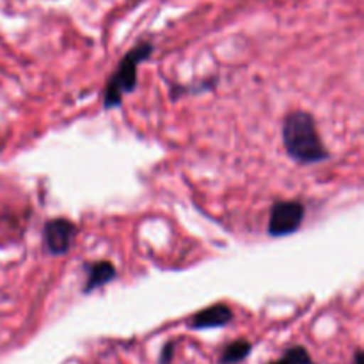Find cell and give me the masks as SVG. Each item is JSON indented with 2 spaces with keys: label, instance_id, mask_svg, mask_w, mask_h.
Returning a JSON list of instances; mask_svg holds the SVG:
<instances>
[{
  "label": "cell",
  "instance_id": "cell-2",
  "mask_svg": "<svg viewBox=\"0 0 364 364\" xmlns=\"http://www.w3.org/2000/svg\"><path fill=\"white\" fill-rule=\"evenodd\" d=\"M153 53L151 43H141L134 46L117 64L116 71L107 82L105 92H103V109H117L123 105V95H130L137 87V68L139 64L149 59Z\"/></svg>",
  "mask_w": 364,
  "mask_h": 364
},
{
  "label": "cell",
  "instance_id": "cell-4",
  "mask_svg": "<svg viewBox=\"0 0 364 364\" xmlns=\"http://www.w3.org/2000/svg\"><path fill=\"white\" fill-rule=\"evenodd\" d=\"M77 235V226L68 219L46 220L43 228V245L52 256L68 255Z\"/></svg>",
  "mask_w": 364,
  "mask_h": 364
},
{
  "label": "cell",
  "instance_id": "cell-8",
  "mask_svg": "<svg viewBox=\"0 0 364 364\" xmlns=\"http://www.w3.org/2000/svg\"><path fill=\"white\" fill-rule=\"evenodd\" d=\"M270 364H315L313 363L311 355L309 352L306 350L304 347H291L284 352L283 358L276 363H270Z\"/></svg>",
  "mask_w": 364,
  "mask_h": 364
},
{
  "label": "cell",
  "instance_id": "cell-6",
  "mask_svg": "<svg viewBox=\"0 0 364 364\" xmlns=\"http://www.w3.org/2000/svg\"><path fill=\"white\" fill-rule=\"evenodd\" d=\"M85 274H87V279H85L84 284V294H91V291L112 283L117 277L116 267L110 262L87 263L85 265Z\"/></svg>",
  "mask_w": 364,
  "mask_h": 364
},
{
  "label": "cell",
  "instance_id": "cell-10",
  "mask_svg": "<svg viewBox=\"0 0 364 364\" xmlns=\"http://www.w3.org/2000/svg\"><path fill=\"white\" fill-rule=\"evenodd\" d=\"M364 363V354H363V350H358L354 354V363L352 364H363Z\"/></svg>",
  "mask_w": 364,
  "mask_h": 364
},
{
  "label": "cell",
  "instance_id": "cell-9",
  "mask_svg": "<svg viewBox=\"0 0 364 364\" xmlns=\"http://www.w3.org/2000/svg\"><path fill=\"white\" fill-rule=\"evenodd\" d=\"M174 347H176V343L174 341H169V343L164 345L162 352H160V364H169L173 361V355H174Z\"/></svg>",
  "mask_w": 364,
  "mask_h": 364
},
{
  "label": "cell",
  "instance_id": "cell-1",
  "mask_svg": "<svg viewBox=\"0 0 364 364\" xmlns=\"http://www.w3.org/2000/svg\"><path fill=\"white\" fill-rule=\"evenodd\" d=\"M283 144L288 156L297 164L311 166L329 159V151L316 130L315 117L306 110H295L284 117Z\"/></svg>",
  "mask_w": 364,
  "mask_h": 364
},
{
  "label": "cell",
  "instance_id": "cell-3",
  "mask_svg": "<svg viewBox=\"0 0 364 364\" xmlns=\"http://www.w3.org/2000/svg\"><path fill=\"white\" fill-rule=\"evenodd\" d=\"M306 217V208L299 201H277L270 208L269 235L274 238H283L297 233Z\"/></svg>",
  "mask_w": 364,
  "mask_h": 364
},
{
  "label": "cell",
  "instance_id": "cell-7",
  "mask_svg": "<svg viewBox=\"0 0 364 364\" xmlns=\"http://www.w3.org/2000/svg\"><path fill=\"white\" fill-rule=\"evenodd\" d=\"M252 345L247 340H237L233 343L228 345L226 348L220 354L219 364H238L244 359H247V355L251 354Z\"/></svg>",
  "mask_w": 364,
  "mask_h": 364
},
{
  "label": "cell",
  "instance_id": "cell-5",
  "mask_svg": "<svg viewBox=\"0 0 364 364\" xmlns=\"http://www.w3.org/2000/svg\"><path fill=\"white\" fill-rule=\"evenodd\" d=\"M235 315L231 311L230 306L226 304H213L208 308L201 309L196 313L188 322V327L194 331H205V329H217V327H224L228 323L233 322Z\"/></svg>",
  "mask_w": 364,
  "mask_h": 364
}]
</instances>
